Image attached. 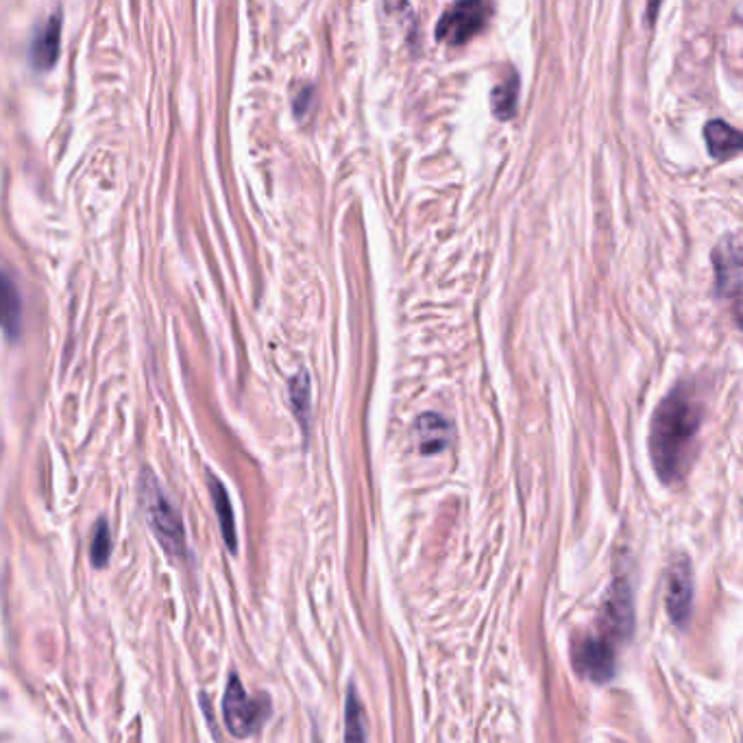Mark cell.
<instances>
[{"label":"cell","instance_id":"6da1fadb","mask_svg":"<svg viewBox=\"0 0 743 743\" xmlns=\"http://www.w3.org/2000/svg\"><path fill=\"white\" fill-rule=\"evenodd\" d=\"M702 421L704 408L687 384H678L674 391H669L654 410L650 454L661 482L676 484L685 478L696 456Z\"/></svg>","mask_w":743,"mask_h":743},{"label":"cell","instance_id":"7a4b0ae2","mask_svg":"<svg viewBox=\"0 0 743 743\" xmlns=\"http://www.w3.org/2000/svg\"><path fill=\"white\" fill-rule=\"evenodd\" d=\"M140 493L146 519H149V526L155 532L157 541L162 543L168 554L186 556L184 523H181L175 506L170 504L168 495L162 491L160 482H157L149 471H144Z\"/></svg>","mask_w":743,"mask_h":743},{"label":"cell","instance_id":"3957f363","mask_svg":"<svg viewBox=\"0 0 743 743\" xmlns=\"http://www.w3.org/2000/svg\"><path fill=\"white\" fill-rule=\"evenodd\" d=\"M223 717L231 737L245 739L264 726V722L271 717V700L269 696L249 698V693L242 687V682L236 674H231L225 698H223Z\"/></svg>","mask_w":743,"mask_h":743},{"label":"cell","instance_id":"277c9868","mask_svg":"<svg viewBox=\"0 0 743 743\" xmlns=\"http://www.w3.org/2000/svg\"><path fill=\"white\" fill-rule=\"evenodd\" d=\"M493 16L489 0H456L436 24V40L462 46L486 29Z\"/></svg>","mask_w":743,"mask_h":743},{"label":"cell","instance_id":"5b68a950","mask_svg":"<svg viewBox=\"0 0 743 743\" xmlns=\"http://www.w3.org/2000/svg\"><path fill=\"white\" fill-rule=\"evenodd\" d=\"M574 665L578 672L593 682H608L615 676V645L608 637L587 635L574 645Z\"/></svg>","mask_w":743,"mask_h":743},{"label":"cell","instance_id":"8992f818","mask_svg":"<svg viewBox=\"0 0 743 743\" xmlns=\"http://www.w3.org/2000/svg\"><path fill=\"white\" fill-rule=\"evenodd\" d=\"M665 604L674 626L685 628L693 608V569L687 556H676L667 569Z\"/></svg>","mask_w":743,"mask_h":743},{"label":"cell","instance_id":"52a82bcc","mask_svg":"<svg viewBox=\"0 0 743 743\" xmlns=\"http://www.w3.org/2000/svg\"><path fill=\"white\" fill-rule=\"evenodd\" d=\"M602 621L608 635L613 641H628L635 632V606H632V591L630 584L619 578L608 589L604 606H602Z\"/></svg>","mask_w":743,"mask_h":743},{"label":"cell","instance_id":"ba28073f","mask_svg":"<svg viewBox=\"0 0 743 743\" xmlns=\"http://www.w3.org/2000/svg\"><path fill=\"white\" fill-rule=\"evenodd\" d=\"M59 51H62V11L57 9L33 33V42L29 48L33 70H53L59 59Z\"/></svg>","mask_w":743,"mask_h":743},{"label":"cell","instance_id":"9c48e42d","mask_svg":"<svg viewBox=\"0 0 743 743\" xmlns=\"http://www.w3.org/2000/svg\"><path fill=\"white\" fill-rule=\"evenodd\" d=\"M713 269L720 290H730L743 277V229L726 234L717 242L713 253Z\"/></svg>","mask_w":743,"mask_h":743},{"label":"cell","instance_id":"30bf717a","mask_svg":"<svg viewBox=\"0 0 743 743\" xmlns=\"http://www.w3.org/2000/svg\"><path fill=\"white\" fill-rule=\"evenodd\" d=\"M414 441L425 456L441 454L454 441V428L445 417L436 412H425L414 421Z\"/></svg>","mask_w":743,"mask_h":743},{"label":"cell","instance_id":"8fae6325","mask_svg":"<svg viewBox=\"0 0 743 743\" xmlns=\"http://www.w3.org/2000/svg\"><path fill=\"white\" fill-rule=\"evenodd\" d=\"M706 149L713 160H730L737 153H743V131L728 125L726 120L713 118L704 125Z\"/></svg>","mask_w":743,"mask_h":743},{"label":"cell","instance_id":"7c38bea8","mask_svg":"<svg viewBox=\"0 0 743 743\" xmlns=\"http://www.w3.org/2000/svg\"><path fill=\"white\" fill-rule=\"evenodd\" d=\"M207 486H210V495H212L216 515H218V526H221V532H223V541L231 552H236L238 550L236 519H234V510H231L229 495L225 491V486L221 484V480L214 478L212 473H207Z\"/></svg>","mask_w":743,"mask_h":743},{"label":"cell","instance_id":"4fadbf2b","mask_svg":"<svg viewBox=\"0 0 743 743\" xmlns=\"http://www.w3.org/2000/svg\"><path fill=\"white\" fill-rule=\"evenodd\" d=\"M517 103H519V75L510 72V75L499 81L493 92H491V109L497 120H513L517 114Z\"/></svg>","mask_w":743,"mask_h":743},{"label":"cell","instance_id":"5bb4252c","mask_svg":"<svg viewBox=\"0 0 743 743\" xmlns=\"http://www.w3.org/2000/svg\"><path fill=\"white\" fill-rule=\"evenodd\" d=\"M312 388H310V377L306 371H301L299 375L292 377L290 382V404L292 410H295V417L301 421L303 430L308 432V423H310V408H312Z\"/></svg>","mask_w":743,"mask_h":743},{"label":"cell","instance_id":"9a60e30c","mask_svg":"<svg viewBox=\"0 0 743 743\" xmlns=\"http://www.w3.org/2000/svg\"><path fill=\"white\" fill-rule=\"evenodd\" d=\"M3 303H5V332L9 338L20 336L22 327V303H20V292L16 284L11 282V277L5 275L3 284Z\"/></svg>","mask_w":743,"mask_h":743},{"label":"cell","instance_id":"2e32d148","mask_svg":"<svg viewBox=\"0 0 743 743\" xmlns=\"http://www.w3.org/2000/svg\"><path fill=\"white\" fill-rule=\"evenodd\" d=\"M345 739L347 741H362L367 739V728H364V711L356 696V689H349L347 693V711H345Z\"/></svg>","mask_w":743,"mask_h":743},{"label":"cell","instance_id":"e0dca14e","mask_svg":"<svg viewBox=\"0 0 743 743\" xmlns=\"http://www.w3.org/2000/svg\"><path fill=\"white\" fill-rule=\"evenodd\" d=\"M109 554H112V532H109L107 521L101 519L96 523L92 543H90V558L94 567H105L109 563Z\"/></svg>","mask_w":743,"mask_h":743},{"label":"cell","instance_id":"ac0fdd59","mask_svg":"<svg viewBox=\"0 0 743 743\" xmlns=\"http://www.w3.org/2000/svg\"><path fill=\"white\" fill-rule=\"evenodd\" d=\"M312 99H314V92H312L310 85H308V88H303V90L297 92L295 103H292V105H295V114L299 118H306L308 116L310 107H312Z\"/></svg>","mask_w":743,"mask_h":743},{"label":"cell","instance_id":"d6986e66","mask_svg":"<svg viewBox=\"0 0 743 743\" xmlns=\"http://www.w3.org/2000/svg\"><path fill=\"white\" fill-rule=\"evenodd\" d=\"M733 316L737 327L743 332V284L733 290Z\"/></svg>","mask_w":743,"mask_h":743},{"label":"cell","instance_id":"ffe728a7","mask_svg":"<svg viewBox=\"0 0 743 743\" xmlns=\"http://www.w3.org/2000/svg\"><path fill=\"white\" fill-rule=\"evenodd\" d=\"M663 5V0H648V11H645V16H648V24L650 27H654L656 18H659V9Z\"/></svg>","mask_w":743,"mask_h":743}]
</instances>
